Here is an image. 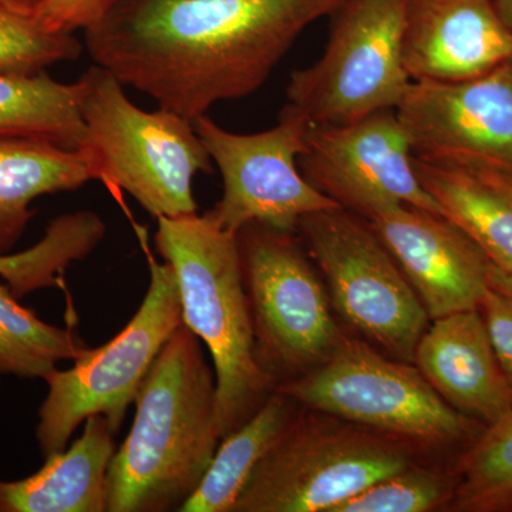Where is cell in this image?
<instances>
[{"label":"cell","instance_id":"6da1fadb","mask_svg":"<svg viewBox=\"0 0 512 512\" xmlns=\"http://www.w3.org/2000/svg\"><path fill=\"white\" fill-rule=\"evenodd\" d=\"M345 0H119L84 30L93 63L188 120L264 86Z\"/></svg>","mask_w":512,"mask_h":512},{"label":"cell","instance_id":"7a4b0ae2","mask_svg":"<svg viewBox=\"0 0 512 512\" xmlns=\"http://www.w3.org/2000/svg\"><path fill=\"white\" fill-rule=\"evenodd\" d=\"M134 403L130 433L111 458L107 512L180 511L221 443L214 369L184 323L158 353Z\"/></svg>","mask_w":512,"mask_h":512},{"label":"cell","instance_id":"3957f363","mask_svg":"<svg viewBox=\"0 0 512 512\" xmlns=\"http://www.w3.org/2000/svg\"><path fill=\"white\" fill-rule=\"evenodd\" d=\"M157 221L154 241L177 276L184 325L214 363L222 440L247 423L276 387L256 353L238 235L198 212Z\"/></svg>","mask_w":512,"mask_h":512},{"label":"cell","instance_id":"277c9868","mask_svg":"<svg viewBox=\"0 0 512 512\" xmlns=\"http://www.w3.org/2000/svg\"><path fill=\"white\" fill-rule=\"evenodd\" d=\"M83 84L82 150L96 181L127 192L156 218L198 210L194 180L211 173L212 160L192 120L174 111H146L130 99L119 79L93 64Z\"/></svg>","mask_w":512,"mask_h":512},{"label":"cell","instance_id":"5b68a950","mask_svg":"<svg viewBox=\"0 0 512 512\" xmlns=\"http://www.w3.org/2000/svg\"><path fill=\"white\" fill-rule=\"evenodd\" d=\"M302 409L349 421L419 448L476 439L483 424L458 412L413 363L345 336L322 365L275 387Z\"/></svg>","mask_w":512,"mask_h":512},{"label":"cell","instance_id":"8992f818","mask_svg":"<svg viewBox=\"0 0 512 512\" xmlns=\"http://www.w3.org/2000/svg\"><path fill=\"white\" fill-rule=\"evenodd\" d=\"M416 450L301 407L259 461L232 512H335L376 481L416 463Z\"/></svg>","mask_w":512,"mask_h":512},{"label":"cell","instance_id":"52a82bcc","mask_svg":"<svg viewBox=\"0 0 512 512\" xmlns=\"http://www.w3.org/2000/svg\"><path fill=\"white\" fill-rule=\"evenodd\" d=\"M183 323L173 266L150 261V285L126 328L106 345L87 349L70 369H56L46 377L49 390L36 427L42 456L64 450L92 416L106 417L119 433L158 353Z\"/></svg>","mask_w":512,"mask_h":512},{"label":"cell","instance_id":"ba28073f","mask_svg":"<svg viewBox=\"0 0 512 512\" xmlns=\"http://www.w3.org/2000/svg\"><path fill=\"white\" fill-rule=\"evenodd\" d=\"M406 0H345L332 13L322 57L295 70L286 106L315 127L396 110L412 86L403 63Z\"/></svg>","mask_w":512,"mask_h":512},{"label":"cell","instance_id":"9c48e42d","mask_svg":"<svg viewBox=\"0 0 512 512\" xmlns=\"http://www.w3.org/2000/svg\"><path fill=\"white\" fill-rule=\"evenodd\" d=\"M296 231L350 328L387 356L413 363L431 320L369 222L338 207L306 215Z\"/></svg>","mask_w":512,"mask_h":512},{"label":"cell","instance_id":"30bf717a","mask_svg":"<svg viewBox=\"0 0 512 512\" xmlns=\"http://www.w3.org/2000/svg\"><path fill=\"white\" fill-rule=\"evenodd\" d=\"M238 241L256 353L278 386L326 362L345 335L326 285L291 232L249 224Z\"/></svg>","mask_w":512,"mask_h":512},{"label":"cell","instance_id":"8fae6325","mask_svg":"<svg viewBox=\"0 0 512 512\" xmlns=\"http://www.w3.org/2000/svg\"><path fill=\"white\" fill-rule=\"evenodd\" d=\"M192 124L221 173V200L207 214L225 231L238 235L249 224H261L293 234L306 215L340 207L299 168L311 124L291 107L261 133H232L207 114Z\"/></svg>","mask_w":512,"mask_h":512},{"label":"cell","instance_id":"7c38bea8","mask_svg":"<svg viewBox=\"0 0 512 512\" xmlns=\"http://www.w3.org/2000/svg\"><path fill=\"white\" fill-rule=\"evenodd\" d=\"M396 116L419 160L512 181V62L461 82H413Z\"/></svg>","mask_w":512,"mask_h":512},{"label":"cell","instance_id":"4fadbf2b","mask_svg":"<svg viewBox=\"0 0 512 512\" xmlns=\"http://www.w3.org/2000/svg\"><path fill=\"white\" fill-rule=\"evenodd\" d=\"M299 168L316 190L365 220L393 205L441 215L420 183L412 144L396 110L345 126L309 127Z\"/></svg>","mask_w":512,"mask_h":512},{"label":"cell","instance_id":"5bb4252c","mask_svg":"<svg viewBox=\"0 0 512 512\" xmlns=\"http://www.w3.org/2000/svg\"><path fill=\"white\" fill-rule=\"evenodd\" d=\"M409 279L430 320L480 308L491 261L441 215L393 205L366 218Z\"/></svg>","mask_w":512,"mask_h":512},{"label":"cell","instance_id":"9a60e30c","mask_svg":"<svg viewBox=\"0 0 512 512\" xmlns=\"http://www.w3.org/2000/svg\"><path fill=\"white\" fill-rule=\"evenodd\" d=\"M512 62L494 0H406L403 63L413 82H461Z\"/></svg>","mask_w":512,"mask_h":512},{"label":"cell","instance_id":"2e32d148","mask_svg":"<svg viewBox=\"0 0 512 512\" xmlns=\"http://www.w3.org/2000/svg\"><path fill=\"white\" fill-rule=\"evenodd\" d=\"M413 365L451 407L484 427L512 413V390L478 309L431 320Z\"/></svg>","mask_w":512,"mask_h":512},{"label":"cell","instance_id":"e0dca14e","mask_svg":"<svg viewBox=\"0 0 512 512\" xmlns=\"http://www.w3.org/2000/svg\"><path fill=\"white\" fill-rule=\"evenodd\" d=\"M114 434L106 417H89L82 436L35 474L0 480V512H107Z\"/></svg>","mask_w":512,"mask_h":512},{"label":"cell","instance_id":"ac0fdd59","mask_svg":"<svg viewBox=\"0 0 512 512\" xmlns=\"http://www.w3.org/2000/svg\"><path fill=\"white\" fill-rule=\"evenodd\" d=\"M96 181L89 158L33 138L0 137V255L12 254L43 195L74 191Z\"/></svg>","mask_w":512,"mask_h":512},{"label":"cell","instance_id":"d6986e66","mask_svg":"<svg viewBox=\"0 0 512 512\" xmlns=\"http://www.w3.org/2000/svg\"><path fill=\"white\" fill-rule=\"evenodd\" d=\"M421 185L441 215L463 231L491 264L512 269V201L483 173L414 157Z\"/></svg>","mask_w":512,"mask_h":512},{"label":"cell","instance_id":"ffe728a7","mask_svg":"<svg viewBox=\"0 0 512 512\" xmlns=\"http://www.w3.org/2000/svg\"><path fill=\"white\" fill-rule=\"evenodd\" d=\"M299 410L295 400L275 390L247 423L221 440L207 473L180 511L232 512L259 461Z\"/></svg>","mask_w":512,"mask_h":512},{"label":"cell","instance_id":"44dd1931","mask_svg":"<svg viewBox=\"0 0 512 512\" xmlns=\"http://www.w3.org/2000/svg\"><path fill=\"white\" fill-rule=\"evenodd\" d=\"M83 84L47 74H0V137L33 138L79 150Z\"/></svg>","mask_w":512,"mask_h":512},{"label":"cell","instance_id":"7402d4cb","mask_svg":"<svg viewBox=\"0 0 512 512\" xmlns=\"http://www.w3.org/2000/svg\"><path fill=\"white\" fill-rule=\"evenodd\" d=\"M106 237V224L93 211L60 215L47 225L33 247L0 255V278L18 299L40 289L62 288L63 275L74 262L92 255Z\"/></svg>","mask_w":512,"mask_h":512},{"label":"cell","instance_id":"603a6c76","mask_svg":"<svg viewBox=\"0 0 512 512\" xmlns=\"http://www.w3.org/2000/svg\"><path fill=\"white\" fill-rule=\"evenodd\" d=\"M19 301L0 285V377L45 380L60 362L89 349L72 330L43 322Z\"/></svg>","mask_w":512,"mask_h":512},{"label":"cell","instance_id":"cb8c5ba5","mask_svg":"<svg viewBox=\"0 0 512 512\" xmlns=\"http://www.w3.org/2000/svg\"><path fill=\"white\" fill-rule=\"evenodd\" d=\"M453 473L448 510L512 512V413L480 431Z\"/></svg>","mask_w":512,"mask_h":512},{"label":"cell","instance_id":"d4e9b609","mask_svg":"<svg viewBox=\"0 0 512 512\" xmlns=\"http://www.w3.org/2000/svg\"><path fill=\"white\" fill-rule=\"evenodd\" d=\"M84 45L70 32L46 29L35 13L0 5V74H35L76 62Z\"/></svg>","mask_w":512,"mask_h":512},{"label":"cell","instance_id":"484cf974","mask_svg":"<svg viewBox=\"0 0 512 512\" xmlns=\"http://www.w3.org/2000/svg\"><path fill=\"white\" fill-rule=\"evenodd\" d=\"M456 488V476L444 471L412 466L360 491L335 512H429L448 507Z\"/></svg>","mask_w":512,"mask_h":512},{"label":"cell","instance_id":"4316f807","mask_svg":"<svg viewBox=\"0 0 512 512\" xmlns=\"http://www.w3.org/2000/svg\"><path fill=\"white\" fill-rule=\"evenodd\" d=\"M119 0H45L36 19L53 32L86 30L99 22Z\"/></svg>","mask_w":512,"mask_h":512},{"label":"cell","instance_id":"83f0119b","mask_svg":"<svg viewBox=\"0 0 512 512\" xmlns=\"http://www.w3.org/2000/svg\"><path fill=\"white\" fill-rule=\"evenodd\" d=\"M478 311L483 315L495 355L512 390V299L488 288Z\"/></svg>","mask_w":512,"mask_h":512},{"label":"cell","instance_id":"f1b7e54d","mask_svg":"<svg viewBox=\"0 0 512 512\" xmlns=\"http://www.w3.org/2000/svg\"><path fill=\"white\" fill-rule=\"evenodd\" d=\"M488 286L495 291L504 293L512 299V269H503L490 264L488 269Z\"/></svg>","mask_w":512,"mask_h":512},{"label":"cell","instance_id":"f546056e","mask_svg":"<svg viewBox=\"0 0 512 512\" xmlns=\"http://www.w3.org/2000/svg\"><path fill=\"white\" fill-rule=\"evenodd\" d=\"M45 0H0V5L19 12L35 13Z\"/></svg>","mask_w":512,"mask_h":512},{"label":"cell","instance_id":"4dcf8cb0","mask_svg":"<svg viewBox=\"0 0 512 512\" xmlns=\"http://www.w3.org/2000/svg\"><path fill=\"white\" fill-rule=\"evenodd\" d=\"M494 3L505 25L512 30V0H494Z\"/></svg>","mask_w":512,"mask_h":512},{"label":"cell","instance_id":"1f68e13d","mask_svg":"<svg viewBox=\"0 0 512 512\" xmlns=\"http://www.w3.org/2000/svg\"><path fill=\"white\" fill-rule=\"evenodd\" d=\"M480 173V171H478ZM484 175H487L488 178H490L491 181L495 185H497L498 188H500L501 191L504 192L505 195H507L508 198L512 201V183L511 181H508L507 178L501 177V175L494 174V173H483Z\"/></svg>","mask_w":512,"mask_h":512},{"label":"cell","instance_id":"d6a6232c","mask_svg":"<svg viewBox=\"0 0 512 512\" xmlns=\"http://www.w3.org/2000/svg\"><path fill=\"white\" fill-rule=\"evenodd\" d=\"M511 183H512V181H511Z\"/></svg>","mask_w":512,"mask_h":512}]
</instances>
